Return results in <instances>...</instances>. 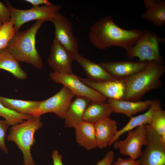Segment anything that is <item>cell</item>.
Returning <instances> with one entry per match:
<instances>
[{"label":"cell","instance_id":"1","mask_svg":"<svg viewBox=\"0 0 165 165\" xmlns=\"http://www.w3.org/2000/svg\"><path fill=\"white\" fill-rule=\"evenodd\" d=\"M143 33V31L140 29L127 30L120 27L108 15L100 19L91 26L89 36L91 43L98 50L117 46L126 51L137 42Z\"/></svg>","mask_w":165,"mask_h":165},{"label":"cell","instance_id":"2","mask_svg":"<svg viewBox=\"0 0 165 165\" xmlns=\"http://www.w3.org/2000/svg\"><path fill=\"white\" fill-rule=\"evenodd\" d=\"M37 20L28 29L16 31L6 48L19 62L29 64L35 68L41 69L43 65L42 57L36 48L37 32L44 22Z\"/></svg>","mask_w":165,"mask_h":165},{"label":"cell","instance_id":"3","mask_svg":"<svg viewBox=\"0 0 165 165\" xmlns=\"http://www.w3.org/2000/svg\"><path fill=\"white\" fill-rule=\"evenodd\" d=\"M165 71L163 64L152 61L142 71L123 79L125 90L123 100L139 101L149 91L159 88L162 86L160 79Z\"/></svg>","mask_w":165,"mask_h":165},{"label":"cell","instance_id":"4","mask_svg":"<svg viewBox=\"0 0 165 165\" xmlns=\"http://www.w3.org/2000/svg\"><path fill=\"white\" fill-rule=\"evenodd\" d=\"M43 125L40 116H32L10 129L7 140L14 142L21 151L24 165H36L31 149L35 142V133Z\"/></svg>","mask_w":165,"mask_h":165},{"label":"cell","instance_id":"5","mask_svg":"<svg viewBox=\"0 0 165 165\" xmlns=\"http://www.w3.org/2000/svg\"><path fill=\"white\" fill-rule=\"evenodd\" d=\"M143 32L137 42L126 50L128 57L130 59L137 57L140 62L154 61L163 64L159 45L161 42L165 43V38L147 29Z\"/></svg>","mask_w":165,"mask_h":165},{"label":"cell","instance_id":"6","mask_svg":"<svg viewBox=\"0 0 165 165\" xmlns=\"http://www.w3.org/2000/svg\"><path fill=\"white\" fill-rule=\"evenodd\" d=\"M5 2L10 10L11 19L14 21L16 31H19L25 23L33 20H44L51 21L56 13L62 8L60 5L53 4L23 10L14 7L8 1L5 0Z\"/></svg>","mask_w":165,"mask_h":165},{"label":"cell","instance_id":"7","mask_svg":"<svg viewBox=\"0 0 165 165\" xmlns=\"http://www.w3.org/2000/svg\"><path fill=\"white\" fill-rule=\"evenodd\" d=\"M146 128L147 141L138 159L140 165H165V144L151 127Z\"/></svg>","mask_w":165,"mask_h":165},{"label":"cell","instance_id":"8","mask_svg":"<svg viewBox=\"0 0 165 165\" xmlns=\"http://www.w3.org/2000/svg\"><path fill=\"white\" fill-rule=\"evenodd\" d=\"M50 79L54 82L62 84L76 96L86 97L91 101H105L107 98L99 92L83 82L77 76L72 74L51 73Z\"/></svg>","mask_w":165,"mask_h":165},{"label":"cell","instance_id":"9","mask_svg":"<svg viewBox=\"0 0 165 165\" xmlns=\"http://www.w3.org/2000/svg\"><path fill=\"white\" fill-rule=\"evenodd\" d=\"M74 95L67 88L63 86L58 92L50 97L41 101L38 107L31 114V116H40L52 112L64 119Z\"/></svg>","mask_w":165,"mask_h":165},{"label":"cell","instance_id":"10","mask_svg":"<svg viewBox=\"0 0 165 165\" xmlns=\"http://www.w3.org/2000/svg\"><path fill=\"white\" fill-rule=\"evenodd\" d=\"M127 133L125 139L117 140L113 143V147L122 155L134 160L138 159L142 153V147L147 143L146 125H140Z\"/></svg>","mask_w":165,"mask_h":165},{"label":"cell","instance_id":"11","mask_svg":"<svg viewBox=\"0 0 165 165\" xmlns=\"http://www.w3.org/2000/svg\"><path fill=\"white\" fill-rule=\"evenodd\" d=\"M55 28L54 38L69 52L72 58L79 53V45L74 36L72 24L68 19L59 12L52 19Z\"/></svg>","mask_w":165,"mask_h":165},{"label":"cell","instance_id":"12","mask_svg":"<svg viewBox=\"0 0 165 165\" xmlns=\"http://www.w3.org/2000/svg\"><path fill=\"white\" fill-rule=\"evenodd\" d=\"M73 61L69 52L54 38L47 60L50 67L54 72L60 73L72 74Z\"/></svg>","mask_w":165,"mask_h":165},{"label":"cell","instance_id":"13","mask_svg":"<svg viewBox=\"0 0 165 165\" xmlns=\"http://www.w3.org/2000/svg\"><path fill=\"white\" fill-rule=\"evenodd\" d=\"M149 62L121 61L100 62L99 64L115 78L124 79L142 71Z\"/></svg>","mask_w":165,"mask_h":165},{"label":"cell","instance_id":"14","mask_svg":"<svg viewBox=\"0 0 165 165\" xmlns=\"http://www.w3.org/2000/svg\"><path fill=\"white\" fill-rule=\"evenodd\" d=\"M79 78L83 82L108 99H123L125 90V84L123 79H118L113 80L98 82L88 78Z\"/></svg>","mask_w":165,"mask_h":165},{"label":"cell","instance_id":"15","mask_svg":"<svg viewBox=\"0 0 165 165\" xmlns=\"http://www.w3.org/2000/svg\"><path fill=\"white\" fill-rule=\"evenodd\" d=\"M161 108V102L159 100H153V103L146 112L135 116L130 117L128 123L121 129L117 131L109 146L113 145L126 132L142 125H150L157 112Z\"/></svg>","mask_w":165,"mask_h":165},{"label":"cell","instance_id":"16","mask_svg":"<svg viewBox=\"0 0 165 165\" xmlns=\"http://www.w3.org/2000/svg\"><path fill=\"white\" fill-rule=\"evenodd\" d=\"M97 147L102 149L109 146L116 133L117 123L110 117L94 124Z\"/></svg>","mask_w":165,"mask_h":165},{"label":"cell","instance_id":"17","mask_svg":"<svg viewBox=\"0 0 165 165\" xmlns=\"http://www.w3.org/2000/svg\"><path fill=\"white\" fill-rule=\"evenodd\" d=\"M107 101L111 107L113 112L122 114L130 118L139 112L148 109L153 103V100L134 101L108 99Z\"/></svg>","mask_w":165,"mask_h":165},{"label":"cell","instance_id":"18","mask_svg":"<svg viewBox=\"0 0 165 165\" xmlns=\"http://www.w3.org/2000/svg\"><path fill=\"white\" fill-rule=\"evenodd\" d=\"M73 59L81 66L88 79L90 80L102 82L118 79L110 75L99 64L87 59L79 53L73 56Z\"/></svg>","mask_w":165,"mask_h":165},{"label":"cell","instance_id":"19","mask_svg":"<svg viewBox=\"0 0 165 165\" xmlns=\"http://www.w3.org/2000/svg\"><path fill=\"white\" fill-rule=\"evenodd\" d=\"M90 101L84 97L76 96L71 102L64 118L65 127L74 128L77 124L83 121L84 112Z\"/></svg>","mask_w":165,"mask_h":165},{"label":"cell","instance_id":"20","mask_svg":"<svg viewBox=\"0 0 165 165\" xmlns=\"http://www.w3.org/2000/svg\"><path fill=\"white\" fill-rule=\"evenodd\" d=\"M113 112L111 106L104 101H90L83 115V121L93 124L109 117Z\"/></svg>","mask_w":165,"mask_h":165},{"label":"cell","instance_id":"21","mask_svg":"<svg viewBox=\"0 0 165 165\" xmlns=\"http://www.w3.org/2000/svg\"><path fill=\"white\" fill-rule=\"evenodd\" d=\"M146 11L142 19L151 22L154 25L161 27L165 26V1L144 0Z\"/></svg>","mask_w":165,"mask_h":165},{"label":"cell","instance_id":"22","mask_svg":"<svg viewBox=\"0 0 165 165\" xmlns=\"http://www.w3.org/2000/svg\"><path fill=\"white\" fill-rule=\"evenodd\" d=\"M76 141L90 150L97 147L94 124L82 121L74 128Z\"/></svg>","mask_w":165,"mask_h":165},{"label":"cell","instance_id":"23","mask_svg":"<svg viewBox=\"0 0 165 165\" xmlns=\"http://www.w3.org/2000/svg\"><path fill=\"white\" fill-rule=\"evenodd\" d=\"M0 69L9 72L19 80H25L27 77L19 62L6 48L0 51Z\"/></svg>","mask_w":165,"mask_h":165},{"label":"cell","instance_id":"24","mask_svg":"<svg viewBox=\"0 0 165 165\" xmlns=\"http://www.w3.org/2000/svg\"><path fill=\"white\" fill-rule=\"evenodd\" d=\"M41 101L14 99L0 96V102L4 106L18 113L30 116L38 107Z\"/></svg>","mask_w":165,"mask_h":165},{"label":"cell","instance_id":"25","mask_svg":"<svg viewBox=\"0 0 165 165\" xmlns=\"http://www.w3.org/2000/svg\"><path fill=\"white\" fill-rule=\"evenodd\" d=\"M0 116L3 118L12 126L21 123L32 116L18 113L11 110L0 102Z\"/></svg>","mask_w":165,"mask_h":165},{"label":"cell","instance_id":"26","mask_svg":"<svg viewBox=\"0 0 165 165\" xmlns=\"http://www.w3.org/2000/svg\"><path fill=\"white\" fill-rule=\"evenodd\" d=\"M16 32L14 22L12 19L2 25L0 27V51L7 47Z\"/></svg>","mask_w":165,"mask_h":165},{"label":"cell","instance_id":"27","mask_svg":"<svg viewBox=\"0 0 165 165\" xmlns=\"http://www.w3.org/2000/svg\"><path fill=\"white\" fill-rule=\"evenodd\" d=\"M149 125L157 132L162 142L165 144V111L162 108L157 112Z\"/></svg>","mask_w":165,"mask_h":165},{"label":"cell","instance_id":"28","mask_svg":"<svg viewBox=\"0 0 165 165\" xmlns=\"http://www.w3.org/2000/svg\"><path fill=\"white\" fill-rule=\"evenodd\" d=\"M10 126L6 120H0V149L5 154L9 153L8 149L5 142L6 133Z\"/></svg>","mask_w":165,"mask_h":165},{"label":"cell","instance_id":"29","mask_svg":"<svg viewBox=\"0 0 165 165\" xmlns=\"http://www.w3.org/2000/svg\"><path fill=\"white\" fill-rule=\"evenodd\" d=\"M11 20L10 13L9 8L0 1V23L3 24L9 22Z\"/></svg>","mask_w":165,"mask_h":165},{"label":"cell","instance_id":"30","mask_svg":"<svg viewBox=\"0 0 165 165\" xmlns=\"http://www.w3.org/2000/svg\"><path fill=\"white\" fill-rule=\"evenodd\" d=\"M115 157L114 152L112 150L109 151L102 159L97 162L96 165H112Z\"/></svg>","mask_w":165,"mask_h":165},{"label":"cell","instance_id":"31","mask_svg":"<svg viewBox=\"0 0 165 165\" xmlns=\"http://www.w3.org/2000/svg\"><path fill=\"white\" fill-rule=\"evenodd\" d=\"M113 165H140V164L138 160H134L130 158L123 159L119 157L113 163Z\"/></svg>","mask_w":165,"mask_h":165},{"label":"cell","instance_id":"32","mask_svg":"<svg viewBox=\"0 0 165 165\" xmlns=\"http://www.w3.org/2000/svg\"><path fill=\"white\" fill-rule=\"evenodd\" d=\"M51 157L53 165H64L62 161V156L58 150H54L52 152Z\"/></svg>","mask_w":165,"mask_h":165},{"label":"cell","instance_id":"33","mask_svg":"<svg viewBox=\"0 0 165 165\" xmlns=\"http://www.w3.org/2000/svg\"><path fill=\"white\" fill-rule=\"evenodd\" d=\"M25 1L31 4L33 7L38 6L39 5L42 4L48 6L53 4L48 0H25Z\"/></svg>","mask_w":165,"mask_h":165},{"label":"cell","instance_id":"34","mask_svg":"<svg viewBox=\"0 0 165 165\" xmlns=\"http://www.w3.org/2000/svg\"><path fill=\"white\" fill-rule=\"evenodd\" d=\"M2 24L1 23H0V27L2 25Z\"/></svg>","mask_w":165,"mask_h":165}]
</instances>
